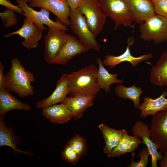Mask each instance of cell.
Wrapping results in <instances>:
<instances>
[{"label":"cell","mask_w":167,"mask_h":167,"mask_svg":"<svg viewBox=\"0 0 167 167\" xmlns=\"http://www.w3.org/2000/svg\"><path fill=\"white\" fill-rule=\"evenodd\" d=\"M11 66L5 74L6 89L23 98L34 95V88L31 83L35 81L33 73L26 70L17 58L11 60Z\"/></svg>","instance_id":"1"},{"label":"cell","mask_w":167,"mask_h":167,"mask_svg":"<svg viewBox=\"0 0 167 167\" xmlns=\"http://www.w3.org/2000/svg\"><path fill=\"white\" fill-rule=\"evenodd\" d=\"M98 71L96 66L92 64L67 74L70 96L80 95L96 96L101 89L97 81Z\"/></svg>","instance_id":"2"},{"label":"cell","mask_w":167,"mask_h":167,"mask_svg":"<svg viewBox=\"0 0 167 167\" xmlns=\"http://www.w3.org/2000/svg\"><path fill=\"white\" fill-rule=\"evenodd\" d=\"M98 1L103 11L114 22V30L121 25L134 28L135 18L126 0Z\"/></svg>","instance_id":"3"},{"label":"cell","mask_w":167,"mask_h":167,"mask_svg":"<svg viewBox=\"0 0 167 167\" xmlns=\"http://www.w3.org/2000/svg\"><path fill=\"white\" fill-rule=\"evenodd\" d=\"M69 26L79 40L89 49L100 50V46L96 36L89 28L85 15L79 9H70Z\"/></svg>","instance_id":"4"},{"label":"cell","mask_w":167,"mask_h":167,"mask_svg":"<svg viewBox=\"0 0 167 167\" xmlns=\"http://www.w3.org/2000/svg\"><path fill=\"white\" fill-rule=\"evenodd\" d=\"M139 29L143 41L153 40L157 44L167 41V19L162 16L156 14L140 24Z\"/></svg>","instance_id":"5"},{"label":"cell","mask_w":167,"mask_h":167,"mask_svg":"<svg viewBox=\"0 0 167 167\" xmlns=\"http://www.w3.org/2000/svg\"><path fill=\"white\" fill-rule=\"evenodd\" d=\"M78 8L85 16L89 28L96 36L103 30L107 17L98 0H83Z\"/></svg>","instance_id":"6"},{"label":"cell","mask_w":167,"mask_h":167,"mask_svg":"<svg viewBox=\"0 0 167 167\" xmlns=\"http://www.w3.org/2000/svg\"><path fill=\"white\" fill-rule=\"evenodd\" d=\"M19 6L22 10L24 15L26 18L31 21L38 28L43 31L46 30L47 28L44 25L48 27L58 28L65 32L69 29L67 26L63 24L58 19L54 21L49 18L51 12L48 9L41 7L39 11L34 10L28 4V2L23 0H16Z\"/></svg>","instance_id":"7"},{"label":"cell","mask_w":167,"mask_h":167,"mask_svg":"<svg viewBox=\"0 0 167 167\" xmlns=\"http://www.w3.org/2000/svg\"><path fill=\"white\" fill-rule=\"evenodd\" d=\"M150 137L162 153L167 152V110L152 115Z\"/></svg>","instance_id":"8"},{"label":"cell","mask_w":167,"mask_h":167,"mask_svg":"<svg viewBox=\"0 0 167 167\" xmlns=\"http://www.w3.org/2000/svg\"><path fill=\"white\" fill-rule=\"evenodd\" d=\"M89 49L74 36L68 34L64 44L49 64L65 65L76 55L87 52Z\"/></svg>","instance_id":"9"},{"label":"cell","mask_w":167,"mask_h":167,"mask_svg":"<svg viewBox=\"0 0 167 167\" xmlns=\"http://www.w3.org/2000/svg\"><path fill=\"white\" fill-rule=\"evenodd\" d=\"M68 34L56 27H48L45 36L44 59L48 64L56 56L65 42Z\"/></svg>","instance_id":"10"},{"label":"cell","mask_w":167,"mask_h":167,"mask_svg":"<svg viewBox=\"0 0 167 167\" xmlns=\"http://www.w3.org/2000/svg\"><path fill=\"white\" fill-rule=\"evenodd\" d=\"M44 31L38 28L31 21L26 18L22 27L19 30L5 34L3 36L8 38L12 35H18L24 38L22 45L29 50L37 48L39 41L43 36Z\"/></svg>","instance_id":"11"},{"label":"cell","mask_w":167,"mask_h":167,"mask_svg":"<svg viewBox=\"0 0 167 167\" xmlns=\"http://www.w3.org/2000/svg\"><path fill=\"white\" fill-rule=\"evenodd\" d=\"M149 126L140 121H136L132 127L131 131L134 135L142 138V143L147 148L151 157V167H157V161H160L163 157L162 152H159L156 145L152 141L150 135Z\"/></svg>","instance_id":"12"},{"label":"cell","mask_w":167,"mask_h":167,"mask_svg":"<svg viewBox=\"0 0 167 167\" xmlns=\"http://www.w3.org/2000/svg\"><path fill=\"white\" fill-rule=\"evenodd\" d=\"M29 6L48 9L63 24L69 26L70 9L66 0H33L30 2Z\"/></svg>","instance_id":"13"},{"label":"cell","mask_w":167,"mask_h":167,"mask_svg":"<svg viewBox=\"0 0 167 167\" xmlns=\"http://www.w3.org/2000/svg\"><path fill=\"white\" fill-rule=\"evenodd\" d=\"M69 93V81L67 74L62 75L56 84V87L48 97L36 102V108L39 109L62 102Z\"/></svg>","instance_id":"14"},{"label":"cell","mask_w":167,"mask_h":167,"mask_svg":"<svg viewBox=\"0 0 167 167\" xmlns=\"http://www.w3.org/2000/svg\"><path fill=\"white\" fill-rule=\"evenodd\" d=\"M96 96L80 95L69 97H66L61 102L65 104L72 112L75 119L81 118L86 109L93 104Z\"/></svg>","instance_id":"15"},{"label":"cell","mask_w":167,"mask_h":167,"mask_svg":"<svg viewBox=\"0 0 167 167\" xmlns=\"http://www.w3.org/2000/svg\"><path fill=\"white\" fill-rule=\"evenodd\" d=\"M135 21L141 24L156 14L152 0H126Z\"/></svg>","instance_id":"16"},{"label":"cell","mask_w":167,"mask_h":167,"mask_svg":"<svg viewBox=\"0 0 167 167\" xmlns=\"http://www.w3.org/2000/svg\"><path fill=\"white\" fill-rule=\"evenodd\" d=\"M133 44V41L131 40L124 52L120 55L114 56L108 54L105 56L102 61L104 65L106 66H109L110 69L122 62L127 61L130 62L134 67L142 61L150 59L152 57V54L151 53L144 54L139 57L133 56L129 48L130 46Z\"/></svg>","instance_id":"17"},{"label":"cell","mask_w":167,"mask_h":167,"mask_svg":"<svg viewBox=\"0 0 167 167\" xmlns=\"http://www.w3.org/2000/svg\"><path fill=\"white\" fill-rule=\"evenodd\" d=\"M167 91H164L158 97L152 99L143 97V101L138 108L140 110V117L145 118L149 115L152 116L157 112L167 110Z\"/></svg>","instance_id":"18"},{"label":"cell","mask_w":167,"mask_h":167,"mask_svg":"<svg viewBox=\"0 0 167 167\" xmlns=\"http://www.w3.org/2000/svg\"><path fill=\"white\" fill-rule=\"evenodd\" d=\"M31 109L30 105L22 102L6 89H0V116L4 117L8 112L12 110L29 112Z\"/></svg>","instance_id":"19"},{"label":"cell","mask_w":167,"mask_h":167,"mask_svg":"<svg viewBox=\"0 0 167 167\" xmlns=\"http://www.w3.org/2000/svg\"><path fill=\"white\" fill-rule=\"evenodd\" d=\"M42 115L51 122L57 124L65 123L73 117L71 111L62 103L54 105L44 108Z\"/></svg>","instance_id":"20"},{"label":"cell","mask_w":167,"mask_h":167,"mask_svg":"<svg viewBox=\"0 0 167 167\" xmlns=\"http://www.w3.org/2000/svg\"><path fill=\"white\" fill-rule=\"evenodd\" d=\"M19 142V139L15 135L12 128L7 126L4 117L0 116V147H10L12 148L13 152L16 154L20 153L31 156L32 153L29 152L24 151L18 148L17 145Z\"/></svg>","instance_id":"21"},{"label":"cell","mask_w":167,"mask_h":167,"mask_svg":"<svg viewBox=\"0 0 167 167\" xmlns=\"http://www.w3.org/2000/svg\"><path fill=\"white\" fill-rule=\"evenodd\" d=\"M150 80L156 86H167V50L162 54L156 65L152 67Z\"/></svg>","instance_id":"22"},{"label":"cell","mask_w":167,"mask_h":167,"mask_svg":"<svg viewBox=\"0 0 167 167\" xmlns=\"http://www.w3.org/2000/svg\"><path fill=\"white\" fill-rule=\"evenodd\" d=\"M140 143H142V141L140 137L134 135L130 136L125 130L118 145L107 155V156L109 157H119L127 153H131L134 152L135 150Z\"/></svg>","instance_id":"23"},{"label":"cell","mask_w":167,"mask_h":167,"mask_svg":"<svg viewBox=\"0 0 167 167\" xmlns=\"http://www.w3.org/2000/svg\"><path fill=\"white\" fill-rule=\"evenodd\" d=\"M98 127L101 131L105 142V153L109 154L118 145L122 139L125 129L117 130L101 124Z\"/></svg>","instance_id":"24"},{"label":"cell","mask_w":167,"mask_h":167,"mask_svg":"<svg viewBox=\"0 0 167 167\" xmlns=\"http://www.w3.org/2000/svg\"><path fill=\"white\" fill-rule=\"evenodd\" d=\"M96 61L98 65L97 79L99 86L100 89H104L106 92H110L111 85L114 84H122L124 80L123 79H119L117 78L118 74L110 73L105 67L101 59L98 58Z\"/></svg>","instance_id":"25"},{"label":"cell","mask_w":167,"mask_h":167,"mask_svg":"<svg viewBox=\"0 0 167 167\" xmlns=\"http://www.w3.org/2000/svg\"><path fill=\"white\" fill-rule=\"evenodd\" d=\"M136 85V84H135L128 87L119 85L116 87L115 92L116 95L120 98L131 100L133 103L134 108L138 109L140 105V97L143 94V91L141 87H137Z\"/></svg>","instance_id":"26"},{"label":"cell","mask_w":167,"mask_h":167,"mask_svg":"<svg viewBox=\"0 0 167 167\" xmlns=\"http://www.w3.org/2000/svg\"><path fill=\"white\" fill-rule=\"evenodd\" d=\"M79 155L80 158L87 152V145L84 138L77 134L67 143Z\"/></svg>","instance_id":"27"},{"label":"cell","mask_w":167,"mask_h":167,"mask_svg":"<svg viewBox=\"0 0 167 167\" xmlns=\"http://www.w3.org/2000/svg\"><path fill=\"white\" fill-rule=\"evenodd\" d=\"M0 16L5 28L15 26L17 23L16 15L12 10L7 8L4 11L0 13Z\"/></svg>","instance_id":"28"},{"label":"cell","mask_w":167,"mask_h":167,"mask_svg":"<svg viewBox=\"0 0 167 167\" xmlns=\"http://www.w3.org/2000/svg\"><path fill=\"white\" fill-rule=\"evenodd\" d=\"M132 156V162L129 167H146L149 163V157L150 155L149 152L147 147L141 149L138 153V156L140 157L139 161L135 162L134 158L135 153L134 152L131 153Z\"/></svg>","instance_id":"29"},{"label":"cell","mask_w":167,"mask_h":167,"mask_svg":"<svg viewBox=\"0 0 167 167\" xmlns=\"http://www.w3.org/2000/svg\"><path fill=\"white\" fill-rule=\"evenodd\" d=\"M62 157L65 161L74 165H75L80 159L78 154L67 144L62 152Z\"/></svg>","instance_id":"30"},{"label":"cell","mask_w":167,"mask_h":167,"mask_svg":"<svg viewBox=\"0 0 167 167\" xmlns=\"http://www.w3.org/2000/svg\"><path fill=\"white\" fill-rule=\"evenodd\" d=\"M156 14L167 19V0H152Z\"/></svg>","instance_id":"31"},{"label":"cell","mask_w":167,"mask_h":167,"mask_svg":"<svg viewBox=\"0 0 167 167\" xmlns=\"http://www.w3.org/2000/svg\"><path fill=\"white\" fill-rule=\"evenodd\" d=\"M0 4L6 6L7 8L16 11L23 15H24L22 9L19 6L13 4L9 0H0Z\"/></svg>","instance_id":"32"},{"label":"cell","mask_w":167,"mask_h":167,"mask_svg":"<svg viewBox=\"0 0 167 167\" xmlns=\"http://www.w3.org/2000/svg\"><path fill=\"white\" fill-rule=\"evenodd\" d=\"M4 66L0 62V89H6V78L4 74Z\"/></svg>","instance_id":"33"},{"label":"cell","mask_w":167,"mask_h":167,"mask_svg":"<svg viewBox=\"0 0 167 167\" xmlns=\"http://www.w3.org/2000/svg\"><path fill=\"white\" fill-rule=\"evenodd\" d=\"M83 0H66L70 9L78 8Z\"/></svg>","instance_id":"34"},{"label":"cell","mask_w":167,"mask_h":167,"mask_svg":"<svg viewBox=\"0 0 167 167\" xmlns=\"http://www.w3.org/2000/svg\"><path fill=\"white\" fill-rule=\"evenodd\" d=\"M164 153V156L160 160V166L161 167H167V152Z\"/></svg>","instance_id":"35"},{"label":"cell","mask_w":167,"mask_h":167,"mask_svg":"<svg viewBox=\"0 0 167 167\" xmlns=\"http://www.w3.org/2000/svg\"><path fill=\"white\" fill-rule=\"evenodd\" d=\"M26 2H30L33 0H23Z\"/></svg>","instance_id":"36"}]
</instances>
